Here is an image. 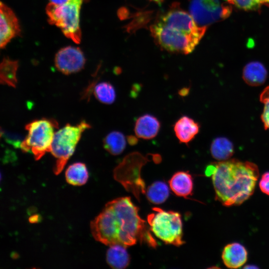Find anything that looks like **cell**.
Returning <instances> with one entry per match:
<instances>
[{"label":"cell","mask_w":269,"mask_h":269,"mask_svg":"<svg viewBox=\"0 0 269 269\" xmlns=\"http://www.w3.org/2000/svg\"><path fill=\"white\" fill-rule=\"evenodd\" d=\"M50 2L56 3H62L65 1H66L67 0H49Z\"/></svg>","instance_id":"d6a6232c"},{"label":"cell","mask_w":269,"mask_h":269,"mask_svg":"<svg viewBox=\"0 0 269 269\" xmlns=\"http://www.w3.org/2000/svg\"><path fill=\"white\" fill-rule=\"evenodd\" d=\"M18 62L4 57L0 65V82L1 84L15 88L17 83L16 72Z\"/></svg>","instance_id":"ac0fdd59"},{"label":"cell","mask_w":269,"mask_h":269,"mask_svg":"<svg viewBox=\"0 0 269 269\" xmlns=\"http://www.w3.org/2000/svg\"><path fill=\"white\" fill-rule=\"evenodd\" d=\"M171 190L178 196L187 198L192 194L193 182L188 172L175 173L168 181Z\"/></svg>","instance_id":"9a60e30c"},{"label":"cell","mask_w":269,"mask_h":269,"mask_svg":"<svg viewBox=\"0 0 269 269\" xmlns=\"http://www.w3.org/2000/svg\"><path fill=\"white\" fill-rule=\"evenodd\" d=\"M154 212L147 216L149 229L156 237L167 244L180 246L182 239V222L180 214L172 211H166L159 207L152 208Z\"/></svg>","instance_id":"52a82bcc"},{"label":"cell","mask_w":269,"mask_h":269,"mask_svg":"<svg viewBox=\"0 0 269 269\" xmlns=\"http://www.w3.org/2000/svg\"><path fill=\"white\" fill-rule=\"evenodd\" d=\"M138 210L130 197L109 202L91 222L93 237L109 246L118 244L127 248L139 242L155 248L157 243L138 215Z\"/></svg>","instance_id":"6da1fadb"},{"label":"cell","mask_w":269,"mask_h":269,"mask_svg":"<svg viewBox=\"0 0 269 269\" xmlns=\"http://www.w3.org/2000/svg\"><path fill=\"white\" fill-rule=\"evenodd\" d=\"M207 28L199 26L189 12L175 7L160 15L150 31L164 49L187 54L194 50Z\"/></svg>","instance_id":"3957f363"},{"label":"cell","mask_w":269,"mask_h":269,"mask_svg":"<svg viewBox=\"0 0 269 269\" xmlns=\"http://www.w3.org/2000/svg\"><path fill=\"white\" fill-rule=\"evenodd\" d=\"M268 72L261 62L253 61L248 63L244 68L243 78L244 81L252 86L263 84L267 79Z\"/></svg>","instance_id":"2e32d148"},{"label":"cell","mask_w":269,"mask_h":269,"mask_svg":"<svg viewBox=\"0 0 269 269\" xmlns=\"http://www.w3.org/2000/svg\"><path fill=\"white\" fill-rule=\"evenodd\" d=\"M262 5H264L269 7V0H259Z\"/></svg>","instance_id":"4dcf8cb0"},{"label":"cell","mask_w":269,"mask_h":269,"mask_svg":"<svg viewBox=\"0 0 269 269\" xmlns=\"http://www.w3.org/2000/svg\"><path fill=\"white\" fill-rule=\"evenodd\" d=\"M85 61L82 50L78 47L71 46L59 50L54 58L55 67L65 75L75 73L82 70Z\"/></svg>","instance_id":"9c48e42d"},{"label":"cell","mask_w":269,"mask_h":269,"mask_svg":"<svg viewBox=\"0 0 269 269\" xmlns=\"http://www.w3.org/2000/svg\"><path fill=\"white\" fill-rule=\"evenodd\" d=\"M103 146L105 150L112 155L120 154L126 146V137L120 132H111L104 137Z\"/></svg>","instance_id":"44dd1931"},{"label":"cell","mask_w":269,"mask_h":269,"mask_svg":"<svg viewBox=\"0 0 269 269\" xmlns=\"http://www.w3.org/2000/svg\"><path fill=\"white\" fill-rule=\"evenodd\" d=\"M248 255V251L243 245L233 242L225 246L221 257L224 265L227 268L237 269L246 263Z\"/></svg>","instance_id":"7c38bea8"},{"label":"cell","mask_w":269,"mask_h":269,"mask_svg":"<svg viewBox=\"0 0 269 269\" xmlns=\"http://www.w3.org/2000/svg\"><path fill=\"white\" fill-rule=\"evenodd\" d=\"M205 174L212 178L216 200L230 207L241 205L253 195L259 171L253 162L231 159L208 165Z\"/></svg>","instance_id":"7a4b0ae2"},{"label":"cell","mask_w":269,"mask_h":269,"mask_svg":"<svg viewBox=\"0 0 269 269\" xmlns=\"http://www.w3.org/2000/svg\"><path fill=\"white\" fill-rule=\"evenodd\" d=\"M210 151L212 156L218 160L229 159L234 153L232 142L223 137H217L212 142Z\"/></svg>","instance_id":"ffe728a7"},{"label":"cell","mask_w":269,"mask_h":269,"mask_svg":"<svg viewBox=\"0 0 269 269\" xmlns=\"http://www.w3.org/2000/svg\"><path fill=\"white\" fill-rule=\"evenodd\" d=\"M232 6L220 0H189V13L199 26L207 28L228 18Z\"/></svg>","instance_id":"ba28073f"},{"label":"cell","mask_w":269,"mask_h":269,"mask_svg":"<svg viewBox=\"0 0 269 269\" xmlns=\"http://www.w3.org/2000/svg\"><path fill=\"white\" fill-rule=\"evenodd\" d=\"M200 126L192 119L186 116L180 118L174 124L173 130L180 142L188 145L197 134Z\"/></svg>","instance_id":"4fadbf2b"},{"label":"cell","mask_w":269,"mask_h":269,"mask_svg":"<svg viewBox=\"0 0 269 269\" xmlns=\"http://www.w3.org/2000/svg\"><path fill=\"white\" fill-rule=\"evenodd\" d=\"M108 264L115 269L127 268L130 262V258L126 247L121 245L110 246L106 254Z\"/></svg>","instance_id":"e0dca14e"},{"label":"cell","mask_w":269,"mask_h":269,"mask_svg":"<svg viewBox=\"0 0 269 269\" xmlns=\"http://www.w3.org/2000/svg\"><path fill=\"white\" fill-rule=\"evenodd\" d=\"M127 140L129 144L131 145H134L138 142V139L137 137L133 135L128 136Z\"/></svg>","instance_id":"83f0119b"},{"label":"cell","mask_w":269,"mask_h":269,"mask_svg":"<svg viewBox=\"0 0 269 269\" xmlns=\"http://www.w3.org/2000/svg\"><path fill=\"white\" fill-rule=\"evenodd\" d=\"M93 91L96 98L102 103L112 104L116 100L115 88L108 82H102L97 84L94 86Z\"/></svg>","instance_id":"603a6c76"},{"label":"cell","mask_w":269,"mask_h":269,"mask_svg":"<svg viewBox=\"0 0 269 269\" xmlns=\"http://www.w3.org/2000/svg\"><path fill=\"white\" fill-rule=\"evenodd\" d=\"M259 186L262 192L269 195V171L263 174L260 180Z\"/></svg>","instance_id":"4316f807"},{"label":"cell","mask_w":269,"mask_h":269,"mask_svg":"<svg viewBox=\"0 0 269 269\" xmlns=\"http://www.w3.org/2000/svg\"><path fill=\"white\" fill-rule=\"evenodd\" d=\"M57 122L53 119L42 118L27 124V134L21 142L20 148L23 152H31L35 160H39L50 152L54 135L58 128Z\"/></svg>","instance_id":"5b68a950"},{"label":"cell","mask_w":269,"mask_h":269,"mask_svg":"<svg viewBox=\"0 0 269 269\" xmlns=\"http://www.w3.org/2000/svg\"><path fill=\"white\" fill-rule=\"evenodd\" d=\"M91 128V125L83 120L76 125L67 124L55 133L50 152L56 158L53 167L55 174L62 171L73 154L83 133Z\"/></svg>","instance_id":"8992f818"},{"label":"cell","mask_w":269,"mask_h":269,"mask_svg":"<svg viewBox=\"0 0 269 269\" xmlns=\"http://www.w3.org/2000/svg\"><path fill=\"white\" fill-rule=\"evenodd\" d=\"M1 136L3 138L5 141L15 148H20V144L23 140H22L19 135L12 134L2 130H1Z\"/></svg>","instance_id":"484cf974"},{"label":"cell","mask_w":269,"mask_h":269,"mask_svg":"<svg viewBox=\"0 0 269 269\" xmlns=\"http://www.w3.org/2000/svg\"><path fill=\"white\" fill-rule=\"evenodd\" d=\"M0 47L4 48L7 43L20 32L17 18L12 10L0 1Z\"/></svg>","instance_id":"8fae6325"},{"label":"cell","mask_w":269,"mask_h":269,"mask_svg":"<svg viewBox=\"0 0 269 269\" xmlns=\"http://www.w3.org/2000/svg\"><path fill=\"white\" fill-rule=\"evenodd\" d=\"M149 160L138 152H133L125 157L123 161L115 168L114 177L118 180L123 177H132L136 180L143 191L145 192V184L140 176L141 168Z\"/></svg>","instance_id":"30bf717a"},{"label":"cell","mask_w":269,"mask_h":269,"mask_svg":"<svg viewBox=\"0 0 269 269\" xmlns=\"http://www.w3.org/2000/svg\"><path fill=\"white\" fill-rule=\"evenodd\" d=\"M169 194V190L167 185L164 182L158 181L153 182L148 187L146 196L149 202L159 204L166 200Z\"/></svg>","instance_id":"7402d4cb"},{"label":"cell","mask_w":269,"mask_h":269,"mask_svg":"<svg viewBox=\"0 0 269 269\" xmlns=\"http://www.w3.org/2000/svg\"><path fill=\"white\" fill-rule=\"evenodd\" d=\"M152 0V1H153L154 2H161L163 0Z\"/></svg>","instance_id":"836d02e7"},{"label":"cell","mask_w":269,"mask_h":269,"mask_svg":"<svg viewBox=\"0 0 269 269\" xmlns=\"http://www.w3.org/2000/svg\"><path fill=\"white\" fill-rule=\"evenodd\" d=\"M260 100L264 104L261 119L264 123L265 129H269V86L267 87L262 92Z\"/></svg>","instance_id":"d4e9b609"},{"label":"cell","mask_w":269,"mask_h":269,"mask_svg":"<svg viewBox=\"0 0 269 269\" xmlns=\"http://www.w3.org/2000/svg\"><path fill=\"white\" fill-rule=\"evenodd\" d=\"M140 86L139 84H134V85H133L132 87V90L131 91L132 93V96L135 97L136 96V94H137V92H139V90L140 89Z\"/></svg>","instance_id":"f1b7e54d"},{"label":"cell","mask_w":269,"mask_h":269,"mask_svg":"<svg viewBox=\"0 0 269 269\" xmlns=\"http://www.w3.org/2000/svg\"><path fill=\"white\" fill-rule=\"evenodd\" d=\"M160 128V123L154 116L145 114L136 121L134 131L137 137L150 139L156 136Z\"/></svg>","instance_id":"5bb4252c"},{"label":"cell","mask_w":269,"mask_h":269,"mask_svg":"<svg viewBox=\"0 0 269 269\" xmlns=\"http://www.w3.org/2000/svg\"><path fill=\"white\" fill-rule=\"evenodd\" d=\"M189 92V88H183L179 90L178 91V94L180 96L182 97L186 96L188 95Z\"/></svg>","instance_id":"f546056e"},{"label":"cell","mask_w":269,"mask_h":269,"mask_svg":"<svg viewBox=\"0 0 269 269\" xmlns=\"http://www.w3.org/2000/svg\"><path fill=\"white\" fill-rule=\"evenodd\" d=\"M231 5L245 11H259L262 6L259 0H225Z\"/></svg>","instance_id":"cb8c5ba5"},{"label":"cell","mask_w":269,"mask_h":269,"mask_svg":"<svg viewBox=\"0 0 269 269\" xmlns=\"http://www.w3.org/2000/svg\"><path fill=\"white\" fill-rule=\"evenodd\" d=\"M83 0H67L62 3L50 2L46 7L49 23L59 28L64 35L79 44L81 40L80 10Z\"/></svg>","instance_id":"277c9868"},{"label":"cell","mask_w":269,"mask_h":269,"mask_svg":"<svg viewBox=\"0 0 269 269\" xmlns=\"http://www.w3.org/2000/svg\"><path fill=\"white\" fill-rule=\"evenodd\" d=\"M89 178V173L86 165L82 162H75L68 166L65 171L66 181L74 186L85 184Z\"/></svg>","instance_id":"d6986e66"},{"label":"cell","mask_w":269,"mask_h":269,"mask_svg":"<svg viewBox=\"0 0 269 269\" xmlns=\"http://www.w3.org/2000/svg\"><path fill=\"white\" fill-rule=\"evenodd\" d=\"M259 267L254 265H249L244 267V269H258Z\"/></svg>","instance_id":"1f68e13d"}]
</instances>
